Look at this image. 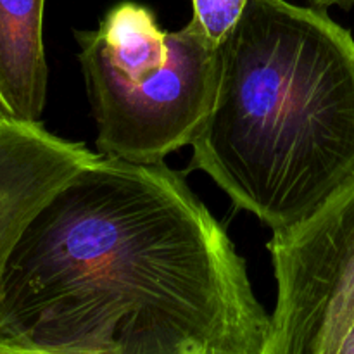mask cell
<instances>
[{"instance_id": "1", "label": "cell", "mask_w": 354, "mask_h": 354, "mask_svg": "<svg viewBox=\"0 0 354 354\" xmlns=\"http://www.w3.org/2000/svg\"><path fill=\"white\" fill-rule=\"evenodd\" d=\"M227 232L168 166L99 154L48 199L0 282L16 354H272Z\"/></svg>"}, {"instance_id": "2", "label": "cell", "mask_w": 354, "mask_h": 354, "mask_svg": "<svg viewBox=\"0 0 354 354\" xmlns=\"http://www.w3.org/2000/svg\"><path fill=\"white\" fill-rule=\"evenodd\" d=\"M190 147V169L273 234L310 220L354 182L353 35L327 10L248 0Z\"/></svg>"}, {"instance_id": "3", "label": "cell", "mask_w": 354, "mask_h": 354, "mask_svg": "<svg viewBox=\"0 0 354 354\" xmlns=\"http://www.w3.org/2000/svg\"><path fill=\"white\" fill-rule=\"evenodd\" d=\"M76 40L99 154L161 165L190 145L214 85L216 45L199 24L166 31L147 6L120 2Z\"/></svg>"}, {"instance_id": "4", "label": "cell", "mask_w": 354, "mask_h": 354, "mask_svg": "<svg viewBox=\"0 0 354 354\" xmlns=\"http://www.w3.org/2000/svg\"><path fill=\"white\" fill-rule=\"evenodd\" d=\"M277 280L272 354H335L354 324V182L268 242Z\"/></svg>"}, {"instance_id": "5", "label": "cell", "mask_w": 354, "mask_h": 354, "mask_svg": "<svg viewBox=\"0 0 354 354\" xmlns=\"http://www.w3.org/2000/svg\"><path fill=\"white\" fill-rule=\"evenodd\" d=\"M97 156L83 144L55 137L40 123H0V282L35 216Z\"/></svg>"}, {"instance_id": "6", "label": "cell", "mask_w": 354, "mask_h": 354, "mask_svg": "<svg viewBox=\"0 0 354 354\" xmlns=\"http://www.w3.org/2000/svg\"><path fill=\"white\" fill-rule=\"evenodd\" d=\"M45 0H0V99L12 120L40 123L47 99Z\"/></svg>"}, {"instance_id": "7", "label": "cell", "mask_w": 354, "mask_h": 354, "mask_svg": "<svg viewBox=\"0 0 354 354\" xmlns=\"http://www.w3.org/2000/svg\"><path fill=\"white\" fill-rule=\"evenodd\" d=\"M248 0H192V21L214 45L234 28Z\"/></svg>"}, {"instance_id": "8", "label": "cell", "mask_w": 354, "mask_h": 354, "mask_svg": "<svg viewBox=\"0 0 354 354\" xmlns=\"http://www.w3.org/2000/svg\"><path fill=\"white\" fill-rule=\"evenodd\" d=\"M303 3L322 10H328L330 7H339V9L349 10L351 7H354V0H303Z\"/></svg>"}, {"instance_id": "9", "label": "cell", "mask_w": 354, "mask_h": 354, "mask_svg": "<svg viewBox=\"0 0 354 354\" xmlns=\"http://www.w3.org/2000/svg\"><path fill=\"white\" fill-rule=\"evenodd\" d=\"M335 354H354V324L348 330V334L344 335V339H342L341 344H339Z\"/></svg>"}, {"instance_id": "10", "label": "cell", "mask_w": 354, "mask_h": 354, "mask_svg": "<svg viewBox=\"0 0 354 354\" xmlns=\"http://www.w3.org/2000/svg\"><path fill=\"white\" fill-rule=\"evenodd\" d=\"M6 120H12V118L9 116V113H7V109H6V106H3L2 99H0V123H2V121H6Z\"/></svg>"}, {"instance_id": "11", "label": "cell", "mask_w": 354, "mask_h": 354, "mask_svg": "<svg viewBox=\"0 0 354 354\" xmlns=\"http://www.w3.org/2000/svg\"><path fill=\"white\" fill-rule=\"evenodd\" d=\"M0 354H16V353H10V351H6V349H0Z\"/></svg>"}]
</instances>
